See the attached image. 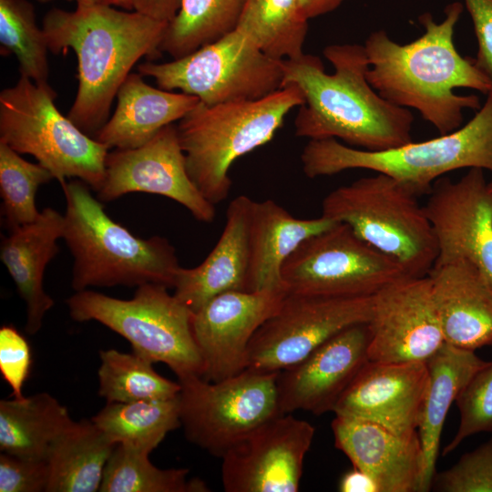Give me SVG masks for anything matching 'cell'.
Returning a JSON list of instances; mask_svg holds the SVG:
<instances>
[{
  "label": "cell",
  "instance_id": "cell-1",
  "mask_svg": "<svg viewBox=\"0 0 492 492\" xmlns=\"http://www.w3.org/2000/svg\"><path fill=\"white\" fill-rule=\"evenodd\" d=\"M323 55L334 68L333 74L313 55L282 60V87L295 86L304 99L294 119L297 137L341 139L369 151L413 141L410 110L384 99L370 85L364 46L330 45Z\"/></svg>",
  "mask_w": 492,
  "mask_h": 492
},
{
  "label": "cell",
  "instance_id": "cell-2",
  "mask_svg": "<svg viewBox=\"0 0 492 492\" xmlns=\"http://www.w3.org/2000/svg\"><path fill=\"white\" fill-rule=\"evenodd\" d=\"M464 6L454 2L445 18L436 23L429 13L419 16L425 33L405 45L393 41L385 31L370 34L364 43L369 62L367 79L377 93L402 108H415L440 135L460 128L463 110L479 109L476 95H457L466 87L488 94L492 87L474 59L462 56L454 44V31Z\"/></svg>",
  "mask_w": 492,
  "mask_h": 492
},
{
  "label": "cell",
  "instance_id": "cell-3",
  "mask_svg": "<svg viewBox=\"0 0 492 492\" xmlns=\"http://www.w3.org/2000/svg\"><path fill=\"white\" fill-rule=\"evenodd\" d=\"M135 10L77 5L53 8L43 21L49 51L72 49L77 59V90L67 117L95 137L108 119L117 93L137 62L159 57L168 26Z\"/></svg>",
  "mask_w": 492,
  "mask_h": 492
},
{
  "label": "cell",
  "instance_id": "cell-4",
  "mask_svg": "<svg viewBox=\"0 0 492 492\" xmlns=\"http://www.w3.org/2000/svg\"><path fill=\"white\" fill-rule=\"evenodd\" d=\"M61 187L67 201L63 239L74 258L71 286L76 292L145 283L173 288L180 266L167 239L133 235L107 214L80 179Z\"/></svg>",
  "mask_w": 492,
  "mask_h": 492
},
{
  "label": "cell",
  "instance_id": "cell-5",
  "mask_svg": "<svg viewBox=\"0 0 492 492\" xmlns=\"http://www.w3.org/2000/svg\"><path fill=\"white\" fill-rule=\"evenodd\" d=\"M303 102L292 85L256 100L200 101L176 127L187 171L201 194L214 205L226 200L233 162L272 140L288 113Z\"/></svg>",
  "mask_w": 492,
  "mask_h": 492
},
{
  "label": "cell",
  "instance_id": "cell-6",
  "mask_svg": "<svg viewBox=\"0 0 492 492\" xmlns=\"http://www.w3.org/2000/svg\"><path fill=\"white\" fill-rule=\"evenodd\" d=\"M300 158L310 179L364 169L404 182L419 197L428 195L433 183L450 171H492V92L467 124L437 138L383 151L355 149L336 138L309 139Z\"/></svg>",
  "mask_w": 492,
  "mask_h": 492
},
{
  "label": "cell",
  "instance_id": "cell-7",
  "mask_svg": "<svg viewBox=\"0 0 492 492\" xmlns=\"http://www.w3.org/2000/svg\"><path fill=\"white\" fill-rule=\"evenodd\" d=\"M419 198L404 182L376 173L329 192L322 201V215L347 224L408 276L425 277L435 264L438 247Z\"/></svg>",
  "mask_w": 492,
  "mask_h": 492
},
{
  "label": "cell",
  "instance_id": "cell-8",
  "mask_svg": "<svg viewBox=\"0 0 492 492\" xmlns=\"http://www.w3.org/2000/svg\"><path fill=\"white\" fill-rule=\"evenodd\" d=\"M168 289L145 283L128 300L87 289L76 292L66 302L74 321L102 323L127 339L134 354L167 364L179 380L202 377L204 363L194 337V313Z\"/></svg>",
  "mask_w": 492,
  "mask_h": 492
},
{
  "label": "cell",
  "instance_id": "cell-9",
  "mask_svg": "<svg viewBox=\"0 0 492 492\" xmlns=\"http://www.w3.org/2000/svg\"><path fill=\"white\" fill-rule=\"evenodd\" d=\"M56 98L49 83L20 76L0 92V141L33 156L60 185L76 178L97 191L109 149L62 115Z\"/></svg>",
  "mask_w": 492,
  "mask_h": 492
},
{
  "label": "cell",
  "instance_id": "cell-10",
  "mask_svg": "<svg viewBox=\"0 0 492 492\" xmlns=\"http://www.w3.org/2000/svg\"><path fill=\"white\" fill-rule=\"evenodd\" d=\"M158 87L194 96L206 105L256 100L282 87V60L269 56L234 29L194 52L169 62L138 66Z\"/></svg>",
  "mask_w": 492,
  "mask_h": 492
},
{
  "label": "cell",
  "instance_id": "cell-11",
  "mask_svg": "<svg viewBox=\"0 0 492 492\" xmlns=\"http://www.w3.org/2000/svg\"><path fill=\"white\" fill-rule=\"evenodd\" d=\"M278 373L245 369L217 382L201 376L179 380V420L185 437L221 458L241 439L282 414Z\"/></svg>",
  "mask_w": 492,
  "mask_h": 492
},
{
  "label": "cell",
  "instance_id": "cell-12",
  "mask_svg": "<svg viewBox=\"0 0 492 492\" xmlns=\"http://www.w3.org/2000/svg\"><path fill=\"white\" fill-rule=\"evenodd\" d=\"M281 274L289 293L329 297L372 296L408 276L342 222L303 241L285 260Z\"/></svg>",
  "mask_w": 492,
  "mask_h": 492
},
{
  "label": "cell",
  "instance_id": "cell-13",
  "mask_svg": "<svg viewBox=\"0 0 492 492\" xmlns=\"http://www.w3.org/2000/svg\"><path fill=\"white\" fill-rule=\"evenodd\" d=\"M374 295L329 297L287 292L277 312L252 336L247 368H289L343 330L369 323Z\"/></svg>",
  "mask_w": 492,
  "mask_h": 492
},
{
  "label": "cell",
  "instance_id": "cell-14",
  "mask_svg": "<svg viewBox=\"0 0 492 492\" xmlns=\"http://www.w3.org/2000/svg\"><path fill=\"white\" fill-rule=\"evenodd\" d=\"M131 192L167 197L204 223L212 222L216 216L215 205L201 194L189 176L177 127L173 124L164 127L142 146L108 152L105 178L97 191V199L110 202Z\"/></svg>",
  "mask_w": 492,
  "mask_h": 492
},
{
  "label": "cell",
  "instance_id": "cell-15",
  "mask_svg": "<svg viewBox=\"0 0 492 492\" xmlns=\"http://www.w3.org/2000/svg\"><path fill=\"white\" fill-rule=\"evenodd\" d=\"M314 434L312 424L292 414L262 424L221 456L224 490L297 492Z\"/></svg>",
  "mask_w": 492,
  "mask_h": 492
},
{
  "label": "cell",
  "instance_id": "cell-16",
  "mask_svg": "<svg viewBox=\"0 0 492 492\" xmlns=\"http://www.w3.org/2000/svg\"><path fill=\"white\" fill-rule=\"evenodd\" d=\"M424 206L437 241L434 265L467 260L492 290V190L484 169L471 168L456 181L437 179Z\"/></svg>",
  "mask_w": 492,
  "mask_h": 492
},
{
  "label": "cell",
  "instance_id": "cell-17",
  "mask_svg": "<svg viewBox=\"0 0 492 492\" xmlns=\"http://www.w3.org/2000/svg\"><path fill=\"white\" fill-rule=\"evenodd\" d=\"M370 361L426 362L445 343L428 276H406L374 295Z\"/></svg>",
  "mask_w": 492,
  "mask_h": 492
},
{
  "label": "cell",
  "instance_id": "cell-18",
  "mask_svg": "<svg viewBox=\"0 0 492 492\" xmlns=\"http://www.w3.org/2000/svg\"><path fill=\"white\" fill-rule=\"evenodd\" d=\"M286 293L285 289L231 291L215 296L193 314L203 379L217 382L247 368L252 336L277 312Z\"/></svg>",
  "mask_w": 492,
  "mask_h": 492
},
{
  "label": "cell",
  "instance_id": "cell-19",
  "mask_svg": "<svg viewBox=\"0 0 492 492\" xmlns=\"http://www.w3.org/2000/svg\"><path fill=\"white\" fill-rule=\"evenodd\" d=\"M368 323L350 326L277 376L282 414L333 412L337 402L370 361Z\"/></svg>",
  "mask_w": 492,
  "mask_h": 492
},
{
  "label": "cell",
  "instance_id": "cell-20",
  "mask_svg": "<svg viewBox=\"0 0 492 492\" xmlns=\"http://www.w3.org/2000/svg\"><path fill=\"white\" fill-rule=\"evenodd\" d=\"M426 362L369 361L337 402L333 413L379 424L405 438L418 436Z\"/></svg>",
  "mask_w": 492,
  "mask_h": 492
},
{
  "label": "cell",
  "instance_id": "cell-21",
  "mask_svg": "<svg viewBox=\"0 0 492 492\" xmlns=\"http://www.w3.org/2000/svg\"><path fill=\"white\" fill-rule=\"evenodd\" d=\"M334 446L368 474L380 492H418L422 473L419 436L405 438L364 419L334 415Z\"/></svg>",
  "mask_w": 492,
  "mask_h": 492
},
{
  "label": "cell",
  "instance_id": "cell-22",
  "mask_svg": "<svg viewBox=\"0 0 492 492\" xmlns=\"http://www.w3.org/2000/svg\"><path fill=\"white\" fill-rule=\"evenodd\" d=\"M445 343L475 351L492 346V290L469 261L436 264L428 275Z\"/></svg>",
  "mask_w": 492,
  "mask_h": 492
},
{
  "label": "cell",
  "instance_id": "cell-23",
  "mask_svg": "<svg viewBox=\"0 0 492 492\" xmlns=\"http://www.w3.org/2000/svg\"><path fill=\"white\" fill-rule=\"evenodd\" d=\"M252 203L246 195L234 198L221 235L206 259L196 267L178 270L173 295L193 313L220 293L248 291Z\"/></svg>",
  "mask_w": 492,
  "mask_h": 492
},
{
  "label": "cell",
  "instance_id": "cell-24",
  "mask_svg": "<svg viewBox=\"0 0 492 492\" xmlns=\"http://www.w3.org/2000/svg\"><path fill=\"white\" fill-rule=\"evenodd\" d=\"M64 215L47 207L33 222L8 231L2 237L0 258L26 304L28 334H36L46 313L54 306L53 298L43 286L46 265L58 253L57 241L63 239Z\"/></svg>",
  "mask_w": 492,
  "mask_h": 492
},
{
  "label": "cell",
  "instance_id": "cell-25",
  "mask_svg": "<svg viewBox=\"0 0 492 492\" xmlns=\"http://www.w3.org/2000/svg\"><path fill=\"white\" fill-rule=\"evenodd\" d=\"M116 98L114 113L94 137L109 150L142 146L200 102L191 95L154 87L139 73L127 77Z\"/></svg>",
  "mask_w": 492,
  "mask_h": 492
},
{
  "label": "cell",
  "instance_id": "cell-26",
  "mask_svg": "<svg viewBox=\"0 0 492 492\" xmlns=\"http://www.w3.org/2000/svg\"><path fill=\"white\" fill-rule=\"evenodd\" d=\"M336 221L321 215L299 219L272 200H253L250 223L248 291L285 289L282 266L307 238Z\"/></svg>",
  "mask_w": 492,
  "mask_h": 492
},
{
  "label": "cell",
  "instance_id": "cell-27",
  "mask_svg": "<svg viewBox=\"0 0 492 492\" xmlns=\"http://www.w3.org/2000/svg\"><path fill=\"white\" fill-rule=\"evenodd\" d=\"M487 364L475 351L445 343L427 361L428 383L423 397L417 433L422 448L418 492L432 488L443 426L461 389Z\"/></svg>",
  "mask_w": 492,
  "mask_h": 492
},
{
  "label": "cell",
  "instance_id": "cell-28",
  "mask_svg": "<svg viewBox=\"0 0 492 492\" xmlns=\"http://www.w3.org/2000/svg\"><path fill=\"white\" fill-rule=\"evenodd\" d=\"M116 446L91 419L74 421L47 452L46 492L99 491L105 466Z\"/></svg>",
  "mask_w": 492,
  "mask_h": 492
},
{
  "label": "cell",
  "instance_id": "cell-29",
  "mask_svg": "<svg viewBox=\"0 0 492 492\" xmlns=\"http://www.w3.org/2000/svg\"><path fill=\"white\" fill-rule=\"evenodd\" d=\"M73 422L67 407L48 393L1 400L0 450L46 459L51 444Z\"/></svg>",
  "mask_w": 492,
  "mask_h": 492
},
{
  "label": "cell",
  "instance_id": "cell-30",
  "mask_svg": "<svg viewBox=\"0 0 492 492\" xmlns=\"http://www.w3.org/2000/svg\"><path fill=\"white\" fill-rule=\"evenodd\" d=\"M91 420L117 445L151 453L180 427L178 396L165 400L107 403Z\"/></svg>",
  "mask_w": 492,
  "mask_h": 492
},
{
  "label": "cell",
  "instance_id": "cell-31",
  "mask_svg": "<svg viewBox=\"0 0 492 492\" xmlns=\"http://www.w3.org/2000/svg\"><path fill=\"white\" fill-rule=\"evenodd\" d=\"M236 28L275 59L304 54L308 20L301 15L299 0H246Z\"/></svg>",
  "mask_w": 492,
  "mask_h": 492
},
{
  "label": "cell",
  "instance_id": "cell-32",
  "mask_svg": "<svg viewBox=\"0 0 492 492\" xmlns=\"http://www.w3.org/2000/svg\"><path fill=\"white\" fill-rule=\"evenodd\" d=\"M246 0H180L169 22L161 52L173 59L187 56L236 29Z\"/></svg>",
  "mask_w": 492,
  "mask_h": 492
},
{
  "label": "cell",
  "instance_id": "cell-33",
  "mask_svg": "<svg viewBox=\"0 0 492 492\" xmlns=\"http://www.w3.org/2000/svg\"><path fill=\"white\" fill-rule=\"evenodd\" d=\"M98 395L107 403L165 400L178 396L179 382L159 374L153 363L134 354L116 349L99 352Z\"/></svg>",
  "mask_w": 492,
  "mask_h": 492
},
{
  "label": "cell",
  "instance_id": "cell-34",
  "mask_svg": "<svg viewBox=\"0 0 492 492\" xmlns=\"http://www.w3.org/2000/svg\"><path fill=\"white\" fill-rule=\"evenodd\" d=\"M149 452L118 444L104 469L100 492H205L198 478L189 479L186 468L161 469Z\"/></svg>",
  "mask_w": 492,
  "mask_h": 492
},
{
  "label": "cell",
  "instance_id": "cell-35",
  "mask_svg": "<svg viewBox=\"0 0 492 492\" xmlns=\"http://www.w3.org/2000/svg\"><path fill=\"white\" fill-rule=\"evenodd\" d=\"M48 51L34 5L27 0H0V53L15 56L20 76L48 83Z\"/></svg>",
  "mask_w": 492,
  "mask_h": 492
},
{
  "label": "cell",
  "instance_id": "cell-36",
  "mask_svg": "<svg viewBox=\"0 0 492 492\" xmlns=\"http://www.w3.org/2000/svg\"><path fill=\"white\" fill-rule=\"evenodd\" d=\"M54 179L41 164L23 159L0 141L1 217L9 231L35 221L40 215L36 205L38 188Z\"/></svg>",
  "mask_w": 492,
  "mask_h": 492
},
{
  "label": "cell",
  "instance_id": "cell-37",
  "mask_svg": "<svg viewBox=\"0 0 492 492\" xmlns=\"http://www.w3.org/2000/svg\"><path fill=\"white\" fill-rule=\"evenodd\" d=\"M456 405L460 414L459 425L444 448V456L473 435L492 433V361L472 375L458 394Z\"/></svg>",
  "mask_w": 492,
  "mask_h": 492
},
{
  "label": "cell",
  "instance_id": "cell-38",
  "mask_svg": "<svg viewBox=\"0 0 492 492\" xmlns=\"http://www.w3.org/2000/svg\"><path fill=\"white\" fill-rule=\"evenodd\" d=\"M432 488L440 492H492V438L462 455L451 467L436 472Z\"/></svg>",
  "mask_w": 492,
  "mask_h": 492
},
{
  "label": "cell",
  "instance_id": "cell-39",
  "mask_svg": "<svg viewBox=\"0 0 492 492\" xmlns=\"http://www.w3.org/2000/svg\"><path fill=\"white\" fill-rule=\"evenodd\" d=\"M32 365L26 339L13 325L0 328V373L12 389V396L24 397L22 388Z\"/></svg>",
  "mask_w": 492,
  "mask_h": 492
},
{
  "label": "cell",
  "instance_id": "cell-40",
  "mask_svg": "<svg viewBox=\"0 0 492 492\" xmlns=\"http://www.w3.org/2000/svg\"><path fill=\"white\" fill-rule=\"evenodd\" d=\"M48 480L49 467L46 459L1 453L0 492L46 491Z\"/></svg>",
  "mask_w": 492,
  "mask_h": 492
},
{
  "label": "cell",
  "instance_id": "cell-41",
  "mask_svg": "<svg viewBox=\"0 0 492 492\" xmlns=\"http://www.w3.org/2000/svg\"><path fill=\"white\" fill-rule=\"evenodd\" d=\"M464 2L471 16L478 44L475 65L492 87V0Z\"/></svg>",
  "mask_w": 492,
  "mask_h": 492
},
{
  "label": "cell",
  "instance_id": "cell-42",
  "mask_svg": "<svg viewBox=\"0 0 492 492\" xmlns=\"http://www.w3.org/2000/svg\"><path fill=\"white\" fill-rule=\"evenodd\" d=\"M134 10L154 19L170 22L179 8L180 0H132Z\"/></svg>",
  "mask_w": 492,
  "mask_h": 492
},
{
  "label": "cell",
  "instance_id": "cell-43",
  "mask_svg": "<svg viewBox=\"0 0 492 492\" xmlns=\"http://www.w3.org/2000/svg\"><path fill=\"white\" fill-rule=\"evenodd\" d=\"M338 488L341 492H380L375 481L356 467L343 475Z\"/></svg>",
  "mask_w": 492,
  "mask_h": 492
},
{
  "label": "cell",
  "instance_id": "cell-44",
  "mask_svg": "<svg viewBox=\"0 0 492 492\" xmlns=\"http://www.w3.org/2000/svg\"><path fill=\"white\" fill-rule=\"evenodd\" d=\"M346 0H299L301 15L306 20L330 13Z\"/></svg>",
  "mask_w": 492,
  "mask_h": 492
},
{
  "label": "cell",
  "instance_id": "cell-45",
  "mask_svg": "<svg viewBox=\"0 0 492 492\" xmlns=\"http://www.w3.org/2000/svg\"><path fill=\"white\" fill-rule=\"evenodd\" d=\"M73 1V0H70ZM77 5H108L119 7L124 10H134L132 0H74Z\"/></svg>",
  "mask_w": 492,
  "mask_h": 492
},
{
  "label": "cell",
  "instance_id": "cell-46",
  "mask_svg": "<svg viewBox=\"0 0 492 492\" xmlns=\"http://www.w3.org/2000/svg\"><path fill=\"white\" fill-rule=\"evenodd\" d=\"M37 1L40 2V3L45 4V3H47V2H50V1H53V0H37Z\"/></svg>",
  "mask_w": 492,
  "mask_h": 492
},
{
  "label": "cell",
  "instance_id": "cell-47",
  "mask_svg": "<svg viewBox=\"0 0 492 492\" xmlns=\"http://www.w3.org/2000/svg\"><path fill=\"white\" fill-rule=\"evenodd\" d=\"M488 187H489L490 190H492V181H491V182H488Z\"/></svg>",
  "mask_w": 492,
  "mask_h": 492
}]
</instances>
